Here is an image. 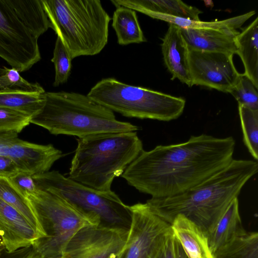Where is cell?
Instances as JSON below:
<instances>
[{
    "label": "cell",
    "instance_id": "6da1fadb",
    "mask_svg": "<svg viewBox=\"0 0 258 258\" xmlns=\"http://www.w3.org/2000/svg\"><path fill=\"white\" fill-rule=\"evenodd\" d=\"M232 137L201 134L182 143L143 150L121 175L127 183L153 198L173 196L204 182L233 159Z\"/></svg>",
    "mask_w": 258,
    "mask_h": 258
},
{
    "label": "cell",
    "instance_id": "7a4b0ae2",
    "mask_svg": "<svg viewBox=\"0 0 258 258\" xmlns=\"http://www.w3.org/2000/svg\"><path fill=\"white\" fill-rule=\"evenodd\" d=\"M257 170V161L233 159L223 169L196 187L171 197L151 198L146 203L153 213L170 225L177 216L182 215L208 237Z\"/></svg>",
    "mask_w": 258,
    "mask_h": 258
},
{
    "label": "cell",
    "instance_id": "3957f363",
    "mask_svg": "<svg viewBox=\"0 0 258 258\" xmlns=\"http://www.w3.org/2000/svg\"><path fill=\"white\" fill-rule=\"evenodd\" d=\"M143 150L137 132L78 139L68 177L99 191H111L113 179L121 176Z\"/></svg>",
    "mask_w": 258,
    "mask_h": 258
},
{
    "label": "cell",
    "instance_id": "277c9868",
    "mask_svg": "<svg viewBox=\"0 0 258 258\" xmlns=\"http://www.w3.org/2000/svg\"><path fill=\"white\" fill-rule=\"evenodd\" d=\"M30 123L53 135L76 136L137 132L139 126L116 119L114 112L87 95L75 92H46L42 110Z\"/></svg>",
    "mask_w": 258,
    "mask_h": 258
},
{
    "label": "cell",
    "instance_id": "5b68a950",
    "mask_svg": "<svg viewBox=\"0 0 258 258\" xmlns=\"http://www.w3.org/2000/svg\"><path fill=\"white\" fill-rule=\"evenodd\" d=\"M53 29L72 59L99 53L111 18L99 0H42Z\"/></svg>",
    "mask_w": 258,
    "mask_h": 258
},
{
    "label": "cell",
    "instance_id": "8992f818",
    "mask_svg": "<svg viewBox=\"0 0 258 258\" xmlns=\"http://www.w3.org/2000/svg\"><path fill=\"white\" fill-rule=\"evenodd\" d=\"M87 95L124 116L163 121L178 118L185 106L182 97L130 85L111 78L99 81Z\"/></svg>",
    "mask_w": 258,
    "mask_h": 258
},
{
    "label": "cell",
    "instance_id": "52a82bcc",
    "mask_svg": "<svg viewBox=\"0 0 258 258\" xmlns=\"http://www.w3.org/2000/svg\"><path fill=\"white\" fill-rule=\"evenodd\" d=\"M37 189L62 198L103 227L129 230L132 212L112 190L101 191L78 183L57 171L32 175Z\"/></svg>",
    "mask_w": 258,
    "mask_h": 258
},
{
    "label": "cell",
    "instance_id": "ba28073f",
    "mask_svg": "<svg viewBox=\"0 0 258 258\" xmlns=\"http://www.w3.org/2000/svg\"><path fill=\"white\" fill-rule=\"evenodd\" d=\"M27 199L45 234L32 245L34 258H62L66 245L78 230L88 225H99L95 220L49 191L37 189Z\"/></svg>",
    "mask_w": 258,
    "mask_h": 258
},
{
    "label": "cell",
    "instance_id": "9c48e42d",
    "mask_svg": "<svg viewBox=\"0 0 258 258\" xmlns=\"http://www.w3.org/2000/svg\"><path fill=\"white\" fill-rule=\"evenodd\" d=\"M0 57L20 73L41 59L38 39L17 17L9 0H0Z\"/></svg>",
    "mask_w": 258,
    "mask_h": 258
},
{
    "label": "cell",
    "instance_id": "30bf717a",
    "mask_svg": "<svg viewBox=\"0 0 258 258\" xmlns=\"http://www.w3.org/2000/svg\"><path fill=\"white\" fill-rule=\"evenodd\" d=\"M130 207L132 223L126 242L117 258H151L172 231L171 226L153 213L146 203Z\"/></svg>",
    "mask_w": 258,
    "mask_h": 258
},
{
    "label": "cell",
    "instance_id": "8fae6325",
    "mask_svg": "<svg viewBox=\"0 0 258 258\" xmlns=\"http://www.w3.org/2000/svg\"><path fill=\"white\" fill-rule=\"evenodd\" d=\"M129 230L88 225L78 230L66 245L62 258H109L123 248Z\"/></svg>",
    "mask_w": 258,
    "mask_h": 258
},
{
    "label": "cell",
    "instance_id": "7c38bea8",
    "mask_svg": "<svg viewBox=\"0 0 258 258\" xmlns=\"http://www.w3.org/2000/svg\"><path fill=\"white\" fill-rule=\"evenodd\" d=\"M233 54L189 50L188 59L192 85H200L228 93L239 73Z\"/></svg>",
    "mask_w": 258,
    "mask_h": 258
},
{
    "label": "cell",
    "instance_id": "4fadbf2b",
    "mask_svg": "<svg viewBox=\"0 0 258 258\" xmlns=\"http://www.w3.org/2000/svg\"><path fill=\"white\" fill-rule=\"evenodd\" d=\"M0 155L11 159L19 171L33 175L49 171L63 154L51 144H34L11 134L0 137Z\"/></svg>",
    "mask_w": 258,
    "mask_h": 258
},
{
    "label": "cell",
    "instance_id": "5bb4252c",
    "mask_svg": "<svg viewBox=\"0 0 258 258\" xmlns=\"http://www.w3.org/2000/svg\"><path fill=\"white\" fill-rule=\"evenodd\" d=\"M0 235L9 253L32 246L39 237L26 219L0 198Z\"/></svg>",
    "mask_w": 258,
    "mask_h": 258
},
{
    "label": "cell",
    "instance_id": "9a60e30c",
    "mask_svg": "<svg viewBox=\"0 0 258 258\" xmlns=\"http://www.w3.org/2000/svg\"><path fill=\"white\" fill-rule=\"evenodd\" d=\"M180 29L188 50L222 52L233 55L236 53L237 47L236 38L239 33L236 30L229 28Z\"/></svg>",
    "mask_w": 258,
    "mask_h": 258
},
{
    "label": "cell",
    "instance_id": "2e32d148",
    "mask_svg": "<svg viewBox=\"0 0 258 258\" xmlns=\"http://www.w3.org/2000/svg\"><path fill=\"white\" fill-rule=\"evenodd\" d=\"M161 46L164 61L172 75L171 80L177 79L188 87L192 86L189 72V50L179 27L169 24Z\"/></svg>",
    "mask_w": 258,
    "mask_h": 258
},
{
    "label": "cell",
    "instance_id": "e0dca14e",
    "mask_svg": "<svg viewBox=\"0 0 258 258\" xmlns=\"http://www.w3.org/2000/svg\"><path fill=\"white\" fill-rule=\"evenodd\" d=\"M116 7H124L147 16L157 14L200 20L202 12L181 1L174 0H111Z\"/></svg>",
    "mask_w": 258,
    "mask_h": 258
},
{
    "label": "cell",
    "instance_id": "ac0fdd59",
    "mask_svg": "<svg viewBox=\"0 0 258 258\" xmlns=\"http://www.w3.org/2000/svg\"><path fill=\"white\" fill-rule=\"evenodd\" d=\"M171 226L188 258H215L209 247L208 237L195 224L179 215Z\"/></svg>",
    "mask_w": 258,
    "mask_h": 258
},
{
    "label": "cell",
    "instance_id": "d6986e66",
    "mask_svg": "<svg viewBox=\"0 0 258 258\" xmlns=\"http://www.w3.org/2000/svg\"><path fill=\"white\" fill-rule=\"evenodd\" d=\"M246 231L240 216L238 200L236 198L229 205L214 230L208 236L211 251L214 253Z\"/></svg>",
    "mask_w": 258,
    "mask_h": 258
},
{
    "label": "cell",
    "instance_id": "ffe728a7",
    "mask_svg": "<svg viewBox=\"0 0 258 258\" xmlns=\"http://www.w3.org/2000/svg\"><path fill=\"white\" fill-rule=\"evenodd\" d=\"M236 53L244 68V74L258 87V18L239 32L236 38Z\"/></svg>",
    "mask_w": 258,
    "mask_h": 258
},
{
    "label": "cell",
    "instance_id": "44dd1931",
    "mask_svg": "<svg viewBox=\"0 0 258 258\" xmlns=\"http://www.w3.org/2000/svg\"><path fill=\"white\" fill-rule=\"evenodd\" d=\"M9 2L17 17L36 39L50 28L42 0H9Z\"/></svg>",
    "mask_w": 258,
    "mask_h": 258
},
{
    "label": "cell",
    "instance_id": "7402d4cb",
    "mask_svg": "<svg viewBox=\"0 0 258 258\" xmlns=\"http://www.w3.org/2000/svg\"><path fill=\"white\" fill-rule=\"evenodd\" d=\"M112 26L119 44L126 45L146 41L135 11L124 7H117L112 17Z\"/></svg>",
    "mask_w": 258,
    "mask_h": 258
},
{
    "label": "cell",
    "instance_id": "603a6c76",
    "mask_svg": "<svg viewBox=\"0 0 258 258\" xmlns=\"http://www.w3.org/2000/svg\"><path fill=\"white\" fill-rule=\"evenodd\" d=\"M45 92L13 91L0 92V107L25 113L33 117L43 108Z\"/></svg>",
    "mask_w": 258,
    "mask_h": 258
},
{
    "label": "cell",
    "instance_id": "cb8c5ba5",
    "mask_svg": "<svg viewBox=\"0 0 258 258\" xmlns=\"http://www.w3.org/2000/svg\"><path fill=\"white\" fill-rule=\"evenodd\" d=\"M0 198L20 212L36 232L39 238L45 236L39 221L25 198L9 179L0 176Z\"/></svg>",
    "mask_w": 258,
    "mask_h": 258
},
{
    "label": "cell",
    "instance_id": "d4e9b609",
    "mask_svg": "<svg viewBox=\"0 0 258 258\" xmlns=\"http://www.w3.org/2000/svg\"><path fill=\"white\" fill-rule=\"evenodd\" d=\"M254 11H251L244 14L229 18L222 21L205 22L197 21L189 19L175 17L165 15L153 14L149 17L173 24L183 29L211 28L225 29L229 28L236 30L250 18L255 14Z\"/></svg>",
    "mask_w": 258,
    "mask_h": 258
},
{
    "label": "cell",
    "instance_id": "484cf974",
    "mask_svg": "<svg viewBox=\"0 0 258 258\" xmlns=\"http://www.w3.org/2000/svg\"><path fill=\"white\" fill-rule=\"evenodd\" d=\"M213 254L215 258H258V233L246 231Z\"/></svg>",
    "mask_w": 258,
    "mask_h": 258
},
{
    "label": "cell",
    "instance_id": "4316f807",
    "mask_svg": "<svg viewBox=\"0 0 258 258\" xmlns=\"http://www.w3.org/2000/svg\"><path fill=\"white\" fill-rule=\"evenodd\" d=\"M244 144L251 156L258 159V110L238 105Z\"/></svg>",
    "mask_w": 258,
    "mask_h": 258
},
{
    "label": "cell",
    "instance_id": "83f0119b",
    "mask_svg": "<svg viewBox=\"0 0 258 258\" xmlns=\"http://www.w3.org/2000/svg\"><path fill=\"white\" fill-rule=\"evenodd\" d=\"M13 91L45 92L40 84L28 82L15 69L0 67V92Z\"/></svg>",
    "mask_w": 258,
    "mask_h": 258
},
{
    "label": "cell",
    "instance_id": "f1b7e54d",
    "mask_svg": "<svg viewBox=\"0 0 258 258\" xmlns=\"http://www.w3.org/2000/svg\"><path fill=\"white\" fill-rule=\"evenodd\" d=\"M257 89L244 73H239L235 83L228 93L235 98L238 105L258 110Z\"/></svg>",
    "mask_w": 258,
    "mask_h": 258
},
{
    "label": "cell",
    "instance_id": "f546056e",
    "mask_svg": "<svg viewBox=\"0 0 258 258\" xmlns=\"http://www.w3.org/2000/svg\"><path fill=\"white\" fill-rule=\"evenodd\" d=\"M72 59L62 42L57 37L53 57L51 59L55 69V78L53 83L54 87L67 82L71 75Z\"/></svg>",
    "mask_w": 258,
    "mask_h": 258
},
{
    "label": "cell",
    "instance_id": "4dcf8cb0",
    "mask_svg": "<svg viewBox=\"0 0 258 258\" xmlns=\"http://www.w3.org/2000/svg\"><path fill=\"white\" fill-rule=\"evenodd\" d=\"M31 118L22 112L0 107V137L18 134L29 124Z\"/></svg>",
    "mask_w": 258,
    "mask_h": 258
},
{
    "label": "cell",
    "instance_id": "1f68e13d",
    "mask_svg": "<svg viewBox=\"0 0 258 258\" xmlns=\"http://www.w3.org/2000/svg\"><path fill=\"white\" fill-rule=\"evenodd\" d=\"M14 186L25 197L35 194L37 188L32 175L22 171H19L9 178Z\"/></svg>",
    "mask_w": 258,
    "mask_h": 258
},
{
    "label": "cell",
    "instance_id": "d6a6232c",
    "mask_svg": "<svg viewBox=\"0 0 258 258\" xmlns=\"http://www.w3.org/2000/svg\"><path fill=\"white\" fill-rule=\"evenodd\" d=\"M174 237L172 231L166 236L151 258H175Z\"/></svg>",
    "mask_w": 258,
    "mask_h": 258
},
{
    "label": "cell",
    "instance_id": "836d02e7",
    "mask_svg": "<svg viewBox=\"0 0 258 258\" xmlns=\"http://www.w3.org/2000/svg\"><path fill=\"white\" fill-rule=\"evenodd\" d=\"M19 172L15 162L10 158L0 155V176L10 178Z\"/></svg>",
    "mask_w": 258,
    "mask_h": 258
},
{
    "label": "cell",
    "instance_id": "e575fe53",
    "mask_svg": "<svg viewBox=\"0 0 258 258\" xmlns=\"http://www.w3.org/2000/svg\"><path fill=\"white\" fill-rule=\"evenodd\" d=\"M174 244L175 258H188L181 244L175 237H174Z\"/></svg>",
    "mask_w": 258,
    "mask_h": 258
},
{
    "label": "cell",
    "instance_id": "d590c367",
    "mask_svg": "<svg viewBox=\"0 0 258 258\" xmlns=\"http://www.w3.org/2000/svg\"><path fill=\"white\" fill-rule=\"evenodd\" d=\"M4 249H5V247L3 239L1 235H0V253Z\"/></svg>",
    "mask_w": 258,
    "mask_h": 258
},
{
    "label": "cell",
    "instance_id": "8d00e7d4",
    "mask_svg": "<svg viewBox=\"0 0 258 258\" xmlns=\"http://www.w3.org/2000/svg\"><path fill=\"white\" fill-rule=\"evenodd\" d=\"M23 258H34V257L33 256L32 253H31V252L30 251L28 254H27L26 256H25Z\"/></svg>",
    "mask_w": 258,
    "mask_h": 258
},
{
    "label": "cell",
    "instance_id": "74e56055",
    "mask_svg": "<svg viewBox=\"0 0 258 258\" xmlns=\"http://www.w3.org/2000/svg\"><path fill=\"white\" fill-rule=\"evenodd\" d=\"M117 255L113 254L111 255L109 258H117Z\"/></svg>",
    "mask_w": 258,
    "mask_h": 258
}]
</instances>
